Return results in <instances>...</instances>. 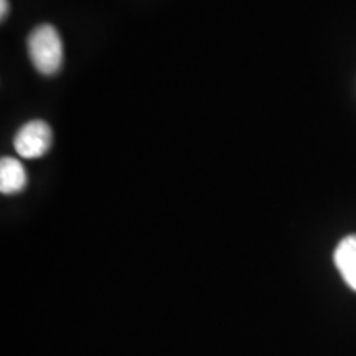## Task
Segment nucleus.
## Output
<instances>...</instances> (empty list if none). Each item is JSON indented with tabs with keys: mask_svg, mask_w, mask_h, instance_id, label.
<instances>
[{
	"mask_svg": "<svg viewBox=\"0 0 356 356\" xmlns=\"http://www.w3.org/2000/svg\"><path fill=\"white\" fill-rule=\"evenodd\" d=\"M29 55L42 74H55L63 65V42L55 26L38 25L29 37Z\"/></svg>",
	"mask_w": 356,
	"mask_h": 356,
	"instance_id": "obj_1",
	"label": "nucleus"
},
{
	"mask_svg": "<svg viewBox=\"0 0 356 356\" xmlns=\"http://www.w3.org/2000/svg\"><path fill=\"white\" fill-rule=\"evenodd\" d=\"M51 129L43 121H30L22 126L13 139L15 152L24 159H38L50 150Z\"/></svg>",
	"mask_w": 356,
	"mask_h": 356,
	"instance_id": "obj_2",
	"label": "nucleus"
},
{
	"mask_svg": "<svg viewBox=\"0 0 356 356\" xmlns=\"http://www.w3.org/2000/svg\"><path fill=\"white\" fill-rule=\"evenodd\" d=\"M333 261L346 286L356 292V234L346 236L338 243Z\"/></svg>",
	"mask_w": 356,
	"mask_h": 356,
	"instance_id": "obj_3",
	"label": "nucleus"
},
{
	"mask_svg": "<svg viewBox=\"0 0 356 356\" xmlns=\"http://www.w3.org/2000/svg\"><path fill=\"white\" fill-rule=\"evenodd\" d=\"M26 185V172L20 160L3 157L0 160V191L3 195L19 193Z\"/></svg>",
	"mask_w": 356,
	"mask_h": 356,
	"instance_id": "obj_4",
	"label": "nucleus"
},
{
	"mask_svg": "<svg viewBox=\"0 0 356 356\" xmlns=\"http://www.w3.org/2000/svg\"><path fill=\"white\" fill-rule=\"evenodd\" d=\"M7 13H8V0H0V17L6 19Z\"/></svg>",
	"mask_w": 356,
	"mask_h": 356,
	"instance_id": "obj_5",
	"label": "nucleus"
}]
</instances>
